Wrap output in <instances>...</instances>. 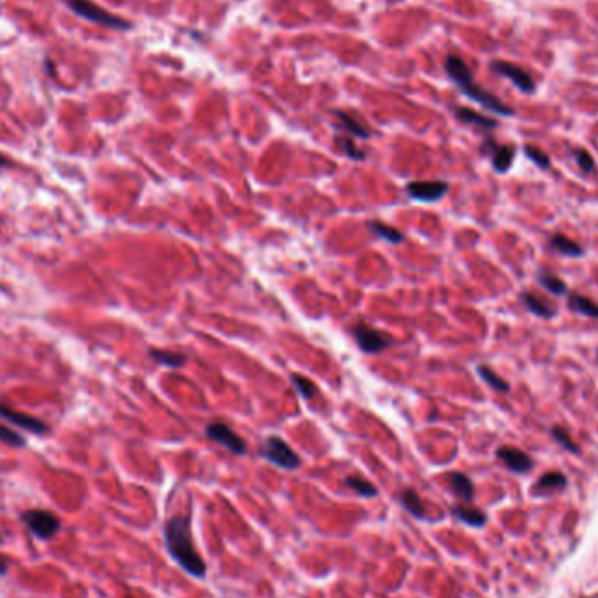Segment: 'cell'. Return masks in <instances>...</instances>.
<instances>
[{
	"label": "cell",
	"instance_id": "1",
	"mask_svg": "<svg viewBox=\"0 0 598 598\" xmlns=\"http://www.w3.org/2000/svg\"><path fill=\"white\" fill-rule=\"evenodd\" d=\"M163 535H165V544L171 560L193 578H205L207 565L198 549L195 548L191 520L188 516L170 518L163 528Z\"/></svg>",
	"mask_w": 598,
	"mask_h": 598
},
{
	"label": "cell",
	"instance_id": "2",
	"mask_svg": "<svg viewBox=\"0 0 598 598\" xmlns=\"http://www.w3.org/2000/svg\"><path fill=\"white\" fill-rule=\"evenodd\" d=\"M444 68H446L451 81L457 83V86L460 87L462 93L468 94L474 102H477V104L483 105L484 109H488V111L492 112H497V114L501 116H513V111L508 105L502 104L497 97H494V94L488 93L487 90H483V87L474 83L472 74H470L468 65H465V61L462 60V58L451 54V56H448Z\"/></svg>",
	"mask_w": 598,
	"mask_h": 598
},
{
	"label": "cell",
	"instance_id": "3",
	"mask_svg": "<svg viewBox=\"0 0 598 598\" xmlns=\"http://www.w3.org/2000/svg\"><path fill=\"white\" fill-rule=\"evenodd\" d=\"M67 6L74 11L78 16L85 18L87 21H93V23L104 25L107 28H114V30H130L131 25L123 18L114 16L109 11L102 9L100 6H97L91 0H65Z\"/></svg>",
	"mask_w": 598,
	"mask_h": 598
},
{
	"label": "cell",
	"instance_id": "4",
	"mask_svg": "<svg viewBox=\"0 0 598 598\" xmlns=\"http://www.w3.org/2000/svg\"><path fill=\"white\" fill-rule=\"evenodd\" d=\"M21 521L27 525L32 535L41 541H49L61 530V520L54 513L46 509H28L21 513Z\"/></svg>",
	"mask_w": 598,
	"mask_h": 598
},
{
	"label": "cell",
	"instance_id": "5",
	"mask_svg": "<svg viewBox=\"0 0 598 598\" xmlns=\"http://www.w3.org/2000/svg\"><path fill=\"white\" fill-rule=\"evenodd\" d=\"M261 455L280 469L294 470L301 465V458L298 457L296 451L279 436L266 437L264 444L261 448Z\"/></svg>",
	"mask_w": 598,
	"mask_h": 598
},
{
	"label": "cell",
	"instance_id": "6",
	"mask_svg": "<svg viewBox=\"0 0 598 598\" xmlns=\"http://www.w3.org/2000/svg\"><path fill=\"white\" fill-rule=\"evenodd\" d=\"M353 336H355L357 345L362 352L366 353H380L385 348L392 345V338L386 333L374 329V327L367 326V324H357L353 326Z\"/></svg>",
	"mask_w": 598,
	"mask_h": 598
},
{
	"label": "cell",
	"instance_id": "7",
	"mask_svg": "<svg viewBox=\"0 0 598 598\" xmlns=\"http://www.w3.org/2000/svg\"><path fill=\"white\" fill-rule=\"evenodd\" d=\"M207 437L215 441L226 450L231 451L233 455H245L247 453V443L235 432L231 427H228L222 422H212L207 427Z\"/></svg>",
	"mask_w": 598,
	"mask_h": 598
},
{
	"label": "cell",
	"instance_id": "8",
	"mask_svg": "<svg viewBox=\"0 0 598 598\" xmlns=\"http://www.w3.org/2000/svg\"><path fill=\"white\" fill-rule=\"evenodd\" d=\"M448 188L450 184L444 181H415L406 185V191L417 202L434 203L446 195Z\"/></svg>",
	"mask_w": 598,
	"mask_h": 598
},
{
	"label": "cell",
	"instance_id": "9",
	"mask_svg": "<svg viewBox=\"0 0 598 598\" xmlns=\"http://www.w3.org/2000/svg\"><path fill=\"white\" fill-rule=\"evenodd\" d=\"M0 417L6 418L7 422H11L13 425H18V427L21 429H27L28 432L32 434H47L49 432V427H47L46 424H44L42 420H39V418L30 417V415H23L20 413V411H14L13 408L6 406V404L0 403Z\"/></svg>",
	"mask_w": 598,
	"mask_h": 598
},
{
	"label": "cell",
	"instance_id": "10",
	"mask_svg": "<svg viewBox=\"0 0 598 598\" xmlns=\"http://www.w3.org/2000/svg\"><path fill=\"white\" fill-rule=\"evenodd\" d=\"M492 68H494L497 74L511 79V81L514 83V86L520 87L523 93H532V91L535 90L534 79L530 78V74H527L523 68L516 67V65L508 63V61H494V63H492Z\"/></svg>",
	"mask_w": 598,
	"mask_h": 598
},
{
	"label": "cell",
	"instance_id": "11",
	"mask_svg": "<svg viewBox=\"0 0 598 598\" xmlns=\"http://www.w3.org/2000/svg\"><path fill=\"white\" fill-rule=\"evenodd\" d=\"M497 457L514 472H528L532 469V458L521 450L511 446H502L497 450Z\"/></svg>",
	"mask_w": 598,
	"mask_h": 598
},
{
	"label": "cell",
	"instance_id": "12",
	"mask_svg": "<svg viewBox=\"0 0 598 598\" xmlns=\"http://www.w3.org/2000/svg\"><path fill=\"white\" fill-rule=\"evenodd\" d=\"M488 152L492 156V165L499 173H504L511 169L514 159V147L511 145H495L494 142H488Z\"/></svg>",
	"mask_w": 598,
	"mask_h": 598
},
{
	"label": "cell",
	"instance_id": "13",
	"mask_svg": "<svg viewBox=\"0 0 598 598\" xmlns=\"http://www.w3.org/2000/svg\"><path fill=\"white\" fill-rule=\"evenodd\" d=\"M448 483H450L451 492L457 495L462 501L470 502L474 497V484L465 474L462 472H450L448 474Z\"/></svg>",
	"mask_w": 598,
	"mask_h": 598
},
{
	"label": "cell",
	"instance_id": "14",
	"mask_svg": "<svg viewBox=\"0 0 598 598\" xmlns=\"http://www.w3.org/2000/svg\"><path fill=\"white\" fill-rule=\"evenodd\" d=\"M399 502L403 504V508L406 509L411 516L417 518V520H424L425 518L424 502H422L420 495H418L413 488H406V490L401 492Z\"/></svg>",
	"mask_w": 598,
	"mask_h": 598
},
{
	"label": "cell",
	"instance_id": "15",
	"mask_svg": "<svg viewBox=\"0 0 598 598\" xmlns=\"http://www.w3.org/2000/svg\"><path fill=\"white\" fill-rule=\"evenodd\" d=\"M367 229H370L373 235L384 238L385 242L392 243V245H399V243L404 242V233H401L399 229L392 228V226L385 224V222L382 221H370L367 222Z\"/></svg>",
	"mask_w": 598,
	"mask_h": 598
},
{
	"label": "cell",
	"instance_id": "16",
	"mask_svg": "<svg viewBox=\"0 0 598 598\" xmlns=\"http://www.w3.org/2000/svg\"><path fill=\"white\" fill-rule=\"evenodd\" d=\"M451 514H453L457 520L468 523L469 527L480 528L487 523V516H484V513L476 508H468V506H453V508H451Z\"/></svg>",
	"mask_w": 598,
	"mask_h": 598
},
{
	"label": "cell",
	"instance_id": "17",
	"mask_svg": "<svg viewBox=\"0 0 598 598\" xmlns=\"http://www.w3.org/2000/svg\"><path fill=\"white\" fill-rule=\"evenodd\" d=\"M149 355H151L152 360H156V362L161 364V366L171 367V370H178V367H182L188 362V357L177 352H170V350L151 348L149 350Z\"/></svg>",
	"mask_w": 598,
	"mask_h": 598
},
{
	"label": "cell",
	"instance_id": "18",
	"mask_svg": "<svg viewBox=\"0 0 598 598\" xmlns=\"http://www.w3.org/2000/svg\"><path fill=\"white\" fill-rule=\"evenodd\" d=\"M334 116L338 118V125H340L341 130L348 131L350 135H353V137L357 138H370L371 131L367 130L362 123L357 121L355 118H352V116L343 111H334Z\"/></svg>",
	"mask_w": 598,
	"mask_h": 598
},
{
	"label": "cell",
	"instance_id": "19",
	"mask_svg": "<svg viewBox=\"0 0 598 598\" xmlns=\"http://www.w3.org/2000/svg\"><path fill=\"white\" fill-rule=\"evenodd\" d=\"M455 116H457V118L460 119V121L468 123V125L481 126V128H487V130L497 128V121H494V119L487 118V116H483V114H480V112L472 111V109L460 107V109H457V111H455Z\"/></svg>",
	"mask_w": 598,
	"mask_h": 598
},
{
	"label": "cell",
	"instance_id": "20",
	"mask_svg": "<svg viewBox=\"0 0 598 598\" xmlns=\"http://www.w3.org/2000/svg\"><path fill=\"white\" fill-rule=\"evenodd\" d=\"M345 487L350 488L352 492H355L357 495H360V497H366V499H373L378 495V488L374 487L371 481L364 480V477L360 476H348L345 477Z\"/></svg>",
	"mask_w": 598,
	"mask_h": 598
},
{
	"label": "cell",
	"instance_id": "21",
	"mask_svg": "<svg viewBox=\"0 0 598 598\" xmlns=\"http://www.w3.org/2000/svg\"><path fill=\"white\" fill-rule=\"evenodd\" d=\"M477 374L483 378L484 384L490 385L492 389L497 390V392H508L509 390L508 382H506L502 377H499V374L495 373L494 370H490L488 366H477Z\"/></svg>",
	"mask_w": 598,
	"mask_h": 598
},
{
	"label": "cell",
	"instance_id": "22",
	"mask_svg": "<svg viewBox=\"0 0 598 598\" xmlns=\"http://www.w3.org/2000/svg\"><path fill=\"white\" fill-rule=\"evenodd\" d=\"M551 243H553V247H555V249H558L561 254H563V256H568V257H581L582 252H585V250H582L581 247L578 245V243L572 242L570 238H567V236H563V235L553 236Z\"/></svg>",
	"mask_w": 598,
	"mask_h": 598
},
{
	"label": "cell",
	"instance_id": "23",
	"mask_svg": "<svg viewBox=\"0 0 598 598\" xmlns=\"http://www.w3.org/2000/svg\"><path fill=\"white\" fill-rule=\"evenodd\" d=\"M521 299H523L525 305L528 306V310H530L532 313H535V315L544 317V319H551V317L555 315V310H553V306H549L548 303L537 299L534 296V294H523Z\"/></svg>",
	"mask_w": 598,
	"mask_h": 598
},
{
	"label": "cell",
	"instance_id": "24",
	"mask_svg": "<svg viewBox=\"0 0 598 598\" xmlns=\"http://www.w3.org/2000/svg\"><path fill=\"white\" fill-rule=\"evenodd\" d=\"M568 306H570L574 312L593 317V319H598V305H595L592 299L582 298V296H572L570 301H568Z\"/></svg>",
	"mask_w": 598,
	"mask_h": 598
},
{
	"label": "cell",
	"instance_id": "25",
	"mask_svg": "<svg viewBox=\"0 0 598 598\" xmlns=\"http://www.w3.org/2000/svg\"><path fill=\"white\" fill-rule=\"evenodd\" d=\"M565 484H567V480H565L563 474L548 472L537 481L535 488H537L539 492H549V490H560V488H563Z\"/></svg>",
	"mask_w": 598,
	"mask_h": 598
},
{
	"label": "cell",
	"instance_id": "26",
	"mask_svg": "<svg viewBox=\"0 0 598 598\" xmlns=\"http://www.w3.org/2000/svg\"><path fill=\"white\" fill-rule=\"evenodd\" d=\"M336 144H338V147H340V151L343 152V154L346 156V158L355 159V161H364V159H366V152H364L362 149L357 147L355 142H353L352 138L338 137Z\"/></svg>",
	"mask_w": 598,
	"mask_h": 598
},
{
	"label": "cell",
	"instance_id": "27",
	"mask_svg": "<svg viewBox=\"0 0 598 598\" xmlns=\"http://www.w3.org/2000/svg\"><path fill=\"white\" fill-rule=\"evenodd\" d=\"M291 380H293L294 389L298 390V393L303 397V399L308 401L317 393V386L312 380H310V378L303 377V374H293Z\"/></svg>",
	"mask_w": 598,
	"mask_h": 598
},
{
	"label": "cell",
	"instance_id": "28",
	"mask_svg": "<svg viewBox=\"0 0 598 598\" xmlns=\"http://www.w3.org/2000/svg\"><path fill=\"white\" fill-rule=\"evenodd\" d=\"M539 282H541V286L544 287V289H548L549 293H553V294H558V296H561V294L567 293V287H565L563 280H560L555 275L542 273V275H539Z\"/></svg>",
	"mask_w": 598,
	"mask_h": 598
},
{
	"label": "cell",
	"instance_id": "29",
	"mask_svg": "<svg viewBox=\"0 0 598 598\" xmlns=\"http://www.w3.org/2000/svg\"><path fill=\"white\" fill-rule=\"evenodd\" d=\"M0 443H6L13 448H23L25 439L18 432H14L13 429L6 427V425H0Z\"/></svg>",
	"mask_w": 598,
	"mask_h": 598
},
{
	"label": "cell",
	"instance_id": "30",
	"mask_svg": "<svg viewBox=\"0 0 598 598\" xmlns=\"http://www.w3.org/2000/svg\"><path fill=\"white\" fill-rule=\"evenodd\" d=\"M525 154H527L528 158H530L532 161L535 163V165L542 166V169H548V166H549V158L544 154V152L541 151V149L532 147V145H527V147H525Z\"/></svg>",
	"mask_w": 598,
	"mask_h": 598
},
{
	"label": "cell",
	"instance_id": "31",
	"mask_svg": "<svg viewBox=\"0 0 598 598\" xmlns=\"http://www.w3.org/2000/svg\"><path fill=\"white\" fill-rule=\"evenodd\" d=\"M574 156H575V161H578V165L581 166L582 171L590 173V171L595 170V163H593V158L590 156V152L582 151V149H578V151L574 152Z\"/></svg>",
	"mask_w": 598,
	"mask_h": 598
},
{
	"label": "cell",
	"instance_id": "32",
	"mask_svg": "<svg viewBox=\"0 0 598 598\" xmlns=\"http://www.w3.org/2000/svg\"><path fill=\"white\" fill-rule=\"evenodd\" d=\"M553 436H555V439H556L558 443H560L561 446H563V448H567V450H570V451H578V446H575V444H574V441H572V437L568 436V434L565 432L563 429L555 427V429H553Z\"/></svg>",
	"mask_w": 598,
	"mask_h": 598
},
{
	"label": "cell",
	"instance_id": "33",
	"mask_svg": "<svg viewBox=\"0 0 598 598\" xmlns=\"http://www.w3.org/2000/svg\"><path fill=\"white\" fill-rule=\"evenodd\" d=\"M7 570H9V560L0 556V575H6Z\"/></svg>",
	"mask_w": 598,
	"mask_h": 598
},
{
	"label": "cell",
	"instance_id": "34",
	"mask_svg": "<svg viewBox=\"0 0 598 598\" xmlns=\"http://www.w3.org/2000/svg\"><path fill=\"white\" fill-rule=\"evenodd\" d=\"M9 165H11L9 159H7L6 156L0 154V170H2V169H7V166H9Z\"/></svg>",
	"mask_w": 598,
	"mask_h": 598
},
{
	"label": "cell",
	"instance_id": "35",
	"mask_svg": "<svg viewBox=\"0 0 598 598\" xmlns=\"http://www.w3.org/2000/svg\"><path fill=\"white\" fill-rule=\"evenodd\" d=\"M0 544H2V537H0Z\"/></svg>",
	"mask_w": 598,
	"mask_h": 598
}]
</instances>
